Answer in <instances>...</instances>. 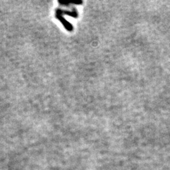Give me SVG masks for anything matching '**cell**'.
I'll list each match as a JSON object with an SVG mask.
<instances>
[{"label":"cell","mask_w":170,"mask_h":170,"mask_svg":"<svg viewBox=\"0 0 170 170\" xmlns=\"http://www.w3.org/2000/svg\"><path fill=\"white\" fill-rule=\"evenodd\" d=\"M59 11L63 14V15H66L68 16L72 17L73 18H78V13L76 8H73V10H63L62 9L58 8Z\"/></svg>","instance_id":"2"},{"label":"cell","mask_w":170,"mask_h":170,"mask_svg":"<svg viewBox=\"0 0 170 170\" xmlns=\"http://www.w3.org/2000/svg\"><path fill=\"white\" fill-rule=\"evenodd\" d=\"M55 18L59 20L62 24L63 25V26L65 27V28L69 31V32H72L73 30V25L70 23L69 22H68L64 17H63V15L62 13H61V12L59 11L58 8H57L55 10Z\"/></svg>","instance_id":"1"}]
</instances>
